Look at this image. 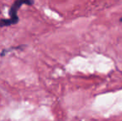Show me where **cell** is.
<instances>
[{
  "label": "cell",
  "instance_id": "cell-1",
  "mask_svg": "<svg viewBox=\"0 0 122 121\" xmlns=\"http://www.w3.org/2000/svg\"><path fill=\"white\" fill-rule=\"evenodd\" d=\"M23 4L32 5L33 1L32 0H16L9 9V18L0 20V28L9 27L11 25L17 24L19 21V18L18 16V11Z\"/></svg>",
  "mask_w": 122,
  "mask_h": 121
},
{
  "label": "cell",
  "instance_id": "cell-2",
  "mask_svg": "<svg viewBox=\"0 0 122 121\" xmlns=\"http://www.w3.org/2000/svg\"><path fill=\"white\" fill-rule=\"evenodd\" d=\"M120 22H121V23H122V17L121 18H120Z\"/></svg>",
  "mask_w": 122,
  "mask_h": 121
}]
</instances>
